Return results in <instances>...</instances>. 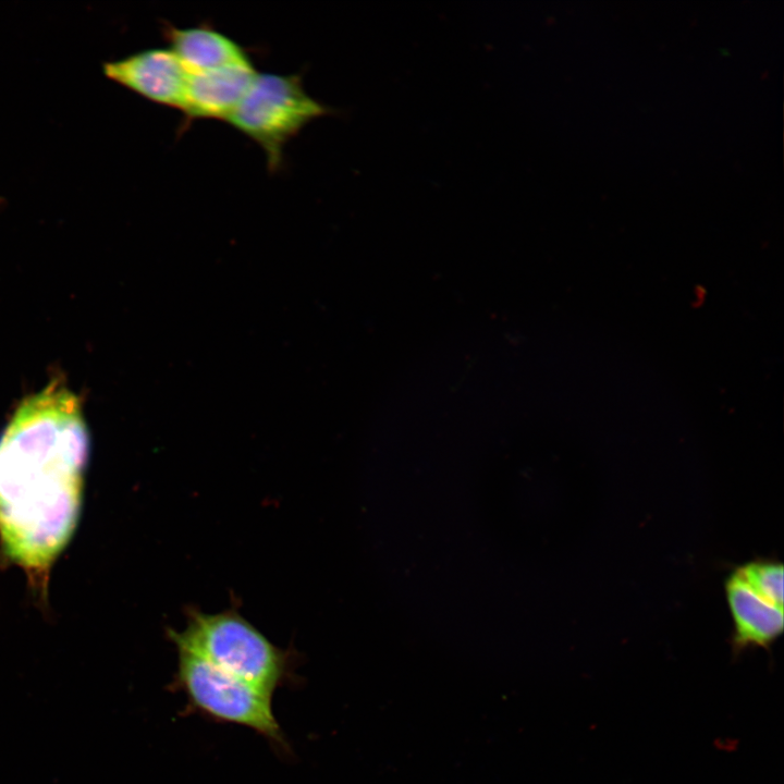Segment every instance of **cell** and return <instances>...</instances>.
I'll use <instances>...</instances> for the list:
<instances>
[{"instance_id": "cell-6", "label": "cell", "mask_w": 784, "mask_h": 784, "mask_svg": "<svg viewBox=\"0 0 784 784\" xmlns=\"http://www.w3.org/2000/svg\"><path fill=\"white\" fill-rule=\"evenodd\" d=\"M256 75L252 61L188 74L181 110L185 115V123L197 119L225 121L241 102Z\"/></svg>"}, {"instance_id": "cell-7", "label": "cell", "mask_w": 784, "mask_h": 784, "mask_svg": "<svg viewBox=\"0 0 784 784\" xmlns=\"http://www.w3.org/2000/svg\"><path fill=\"white\" fill-rule=\"evenodd\" d=\"M724 589L733 620V653L739 654L751 647L769 650L783 633V608L758 597L735 571L726 578Z\"/></svg>"}, {"instance_id": "cell-9", "label": "cell", "mask_w": 784, "mask_h": 784, "mask_svg": "<svg viewBox=\"0 0 784 784\" xmlns=\"http://www.w3.org/2000/svg\"><path fill=\"white\" fill-rule=\"evenodd\" d=\"M748 588L764 601L783 608V565L776 561L755 560L734 569Z\"/></svg>"}, {"instance_id": "cell-2", "label": "cell", "mask_w": 784, "mask_h": 784, "mask_svg": "<svg viewBox=\"0 0 784 784\" xmlns=\"http://www.w3.org/2000/svg\"><path fill=\"white\" fill-rule=\"evenodd\" d=\"M177 651L196 656L273 696L293 678V654L272 644L234 610H191L183 630H168Z\"/></svg>"}, {"instance_id": "cell-10", "label": "cell", "mask_w": 784, "mask_h": 784, "mask_svg": "<svg viewBox=\"0 0 784 784\" xmlns=\"http://www.w3.org/2000/svg\"><path fill=\"white\" fill-rule=\"evenodd\" d=\"M0 203H1V198H0Z\"/></svg>"}, {"instance_id": "cell-4", "label": "cell", "mask_w": 784, "mask_h": 784, "mask_svg": "<svg viewBox=\"0 0 784 784\" xmlns=\"http://www.w3.org/2000/svg\"><path fill=\"white\" fill-rule=\"evenodd\" d=\"M332 111L305 91L299 75L257 73L225 122L262 148L268 168L274 172L282 164L287 142Z\"/></svg>"}, {"instance_id": "cell-3", "label": "cell", "mask_w": 784, "mask_h": 784, "mask_svg": "<svg viewBox=\"0 0 784 784\" xmlns=\"http://www.w3.org/2000/svg\"><path fill=\"white\" fill-rule=\"evenodd\" d=\"M177 653V667L170 688L186 697L191 711L219 723L250 728L280 750H289L272 710V695L196 656L184 651Z\"/></svg>"}, {"instance_id": "cell-8", "label": "cell", "mask_w": 784, "mask_h": 784, "mask_svg": "<svg viewBox=\"0 0 784 784\" xmlns=\"http://www.w3.org/2000/svg\"><path fill=\"white\" fill-rule=\"evenodd\" d=\"M162 35L188 74L250 61L244 47L209 24L179 28L166 23Z\"/></svg>"}, {"instance_id": "cell-1", "label": "cell", "mask_w": 784, "mask_h": 784, "mask_svg": "<svg viewBox=\"0 0 784 784\" xmlns=\"http://www.w3.org/2000/svg\"><path fill=\"white\" fill-rule=\"evenodd\" d=\"M90 439L60 379L17 405L0 431V543L41 591L81 514Z\"/></svg>"}, {"instance_id": "cell-5", "label": "cell", "mask_w": 784, "mask_h": 784, "mask_svg": "<svg viewBox=\"0 0 784 784\" xmlns=\"http://www.w3.org/2000/svg\"><path fill=\"white\" fill-rule=\"evenodd\" d=\"M105 75L161 106L182 110L188 73L170 49L154 48L106 62Z\"/></svg>"}]
</instances>
